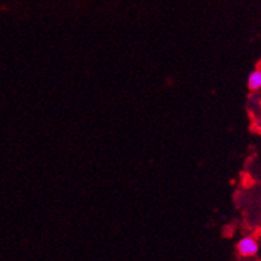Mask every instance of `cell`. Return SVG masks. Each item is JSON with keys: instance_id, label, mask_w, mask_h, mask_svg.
<instances>
[{"instance_id": "cell-1", "label": "cell", "mask_w": 261, "mask_h": 261, "mask_svg": "<svg viewBox=\"0 0 261 261\" xmlns=\"http://www.w3.org/2000/svg\"><path fill=\"white\" fill-rule=\"evenodd\" d=\"M239 255L243 257H252L256 256L258 252V243L253 236H244L239 240L236 245Z\"/></svg>"}, {"instance_id": "cell-2", "label": "cell", "mask_w": 261, "mask_h": 261, "mask_svg": "<svg viewBox=\"0 0 261 261\" xmlns=\"http://www.w3.org/2000/svg\"><path fill=\"white\" fill-rule=\"evenodd\" d=\"M247 85H248V89L252 90V92L261 89V68H256L255 70H252L249 73Z\"/></svg>"}]
</instances>
